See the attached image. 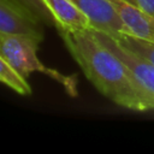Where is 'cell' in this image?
I'll use <instances>...</instances> for the list:
<instances>
[{
    "mask_svg": "<svg viewBox=\"0 0 154 154\" xmlns=\"http://www.w3.org/2000/svg\"><path fill=\"white\" fill-rule=\"evenodd\" d=\"M85 77L107 99L132 111L154 109V97L128 65L102 45L93 30H58Z\"/></svg>",
    "mask_w": 154,
    "mask_h": 154,
    "instance_id": "cell-1",
    "label": "cell"
},
{
    "mask_svg": "<svg viewBox=\"0 0 154 154\" xmlns=\"http://www.w3.org/2000/svg\"><path fill=\"white\" fill-rule=\"evenodd\" d=\"M43 36L31 34H6L0 32V54L23 78L32 72H41L57 81L64 87L70 96L77 95V78L75 75L66 76L58 70L49 69L37 57L38 45Z\"/></svg>",
    "mask_w": 154,
    "mask_h": 154,
    "instance_id": "cell-2",
    "label": "cell"
},
{
    "mask_svg": "<svg viewBox=\"0 0 154 154\" xmlns=\"http://www.w3.org/2000/svg\"><path fill=\"white\" fill-rule=\"evenodd\" d=\"M93 32L102 45H105L109 51H112L119 59H122L128 65V67L132 71L138 82L154 97V63L132 53L106 32L97 30H93Z\"/></svg>",
    "mask_w": 154,
    "mask_h": 154,
    "instance_id": "cell-3",
    "label": "cell"
},
{
    "mask_svg": "<svg viewBox=\"0 0 154 154\" xmlns=\"http://www.w3.org/2000/svg\"><path fill=\"white\" fill-rule=\"evenodd\" d=\"M90 19L93 30L109 35L128 34V30L108 0H71Z\"/></svg>",
    "mask_w": 154,
    "mask_h": 154,
    "instance_id": "cell-4",
    "label": "cell"
},
{
    "mask_svg": "<svg viewBox=\"0 0 154 154\" xmlns=\"http://www.w3.org/2000/svg\"><path fill=\"white\" fill-rule=\"evenodd\" d=\"M41 24L12 0H0V32L43 36Z\"/></svg>",
    "mask_w": 154,
    "mask_h": 154,
    "instance_id": "cell-5",
    "label": "cell"
},
{
    "mask_svg": "<svg viewBox=\"0 0 154 154\" xmlns=\"http://www.w3.org/2000/svg\"><path fill=\"white\" fill-rule=\"evenodd\" d=\"M108 1L116 8L129 35L154 43V17L125 0Z\"/></svg>",
    "mask_w": 154,
    "mask_h": 154,
    "instance_id": "cell-6",
    "label": "cell"
},
{
    "mask_svg": "<svg viewBox=\"0 0 154 154\" xmlns=\"http://www.w3.org/2000/svg\"><path fill=\"white\" fill-rule=\"evenodd\" d=\"M43 2L51 11L58 30H93V24L88 16L71 0H43Z\"/></svg>",
    "mask_w": 154,
    "mask_h": 154,
    "instance_id": "cell-7",
    "label": "cell"
},
{
    "mask_svg": "<svg viewBox=\"0 0 154 154\" xmlns=\"http://www.w3.org/2000/svg\"><path fill=\"white\" fill-rule=\"evenodd\" d=\"M0 82L13 89L20 95H30L31 88L25 78H23L16 70L6 61V59L0 54Z\"/></svg>",
    "mask_w": 154,
    "mask_h": 154,
    "instance_id": "cell-8",
    "label": "cell"
},
{
    "mask_svg": "<svg viewBox=\"0 0 154 154\" xmlns=\"http://www.w3.org/2000/svg\"><path fill=\"white\" fill-rule=\"evenodd\" d=\"M111 36L118 43H120L132 53L141 55L144 59L154 63V43H150L148 41H144L142 38H138L129 34H118V35H111Z\"/></svg>",
    "mask_w": 154,
    "mask_h": 154,
    "instance_id": "cell-9",
    "label": "cell"
},
{
    "mask_svg": "<svg viewBox=\"0 0 154 154\" xmlns=\"http://www.w3.org/2000/svg\"><path fill=\"white\" fill-rule=\"evenodd\" d=\"M12 1L16 2L23 10H25L26 12H29L31 16H34L38 22L47 25H54L53 16L48 10V7L46 6V4L43 2V0H12Z\"/></svg>",
    "mask_w": 154,
    "mask_h": 154,
    "instance_id": "cell-10",
    "label": "cell"
},
{
    "mask_svg": "<svg viewBox=\"0 0 154 154\" xmlns=\"http://www.w3.org/2000/svg\"><path fill=\"white\" fill-rule=\"evenodd\" d=\"M137 7H140L143 12L154 17V0H136Z\"/></svg>",
    "mask_w": 154,
    "mask_h": 154,
    "instance_id": "cell-11",
    "label": "cell"
},
{
    "mask_svg": "<svg viewBox=\"0 0 154 154\" xmlns=\"http://www.w3.org/2000/svg\"><path fill=\"white\" fill-rule=\"evenodd\" d=\"M125 1H128V2H130V4H132V5H135V6H137L136 0H125Z\"/></svg>",
    "mask_w": 154,
    "mask_h": 154,
    "instance_id": "cell-12",
    "label": "cell"
}]
</instances>
